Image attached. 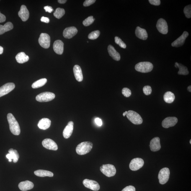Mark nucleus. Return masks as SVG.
Here are the masks:
<instances>
[{"label":"nucleus","instance_id":"obj_21","mask_svg":"<svg viewBox=\"0 0 191 191\" xmlns=\"http://www.w3.org/2000/svg\"><path fill=\"white\" fill-rule=\"evenodd\" d=\"M135 34L138 38L143 40H146L148 38L147 32L146 29L137 27L135 30Z\"/></svg>","mask_w":191,"mask_h":191},{"label":"nucleus","instance_id":"obj_34","mask_svg":"<svg viewBox=\"0 0 191 191\" xmlns=\"http://www.w3.org/2000/svg\"><path fill=\"white\" fill-rule=\"evenodd\" d=\"M100 34V32L99 31H94L89 34L88 38L91 40H95L99 37Z\"/></svg>","mask_w":191,"mask_h":191},{"label":"nucleus","instance_id":"obj_40","mask_svg":"<svg viewBox=\"0 0 191 191\" xmlns=\"http://www.w3.org/2000/svg\"><path fill=\"white\" fill-rule=\"evenodd\" d=\"M96 1L95 0H86L83 3L84 6H88L94 4Z\"/></svg>","mask_w":191,"mask_h":191},{"label":"nucleus","instance_id":"obj_7","mask_svg":"<svg viewBox=\"0 0 191 191\" xmlns=\"http://www.w3.org/2000/svg\"><path fill=\"white\" fill-rule=\"evenodd\" d=\"M170 175V171L169 168L165 167L161 169L158 174V179L159 183L164 184L169 181Z\"/></svg>","mask_w":191,"mask_h":191},{"label":"nucleus","instance_id":"obj_32","mask_svg":"<svg viewBox=\"0 0 191 191\" xmlns=\"http://www.w3.org/2000/svg\"><path fill=\"white\" fill-rule=\"evenodd\" d=\"M65 13V10L63 8H58L53 13V15L57 19H60L64 15Z\"/></svg>","mask_w":191,"mask_h":191},{"label":"nucleus","instance_id":"obj_36","mask_svg":"<svg viewBox=\"0 0 191 191\" xmlns=\"http://www.w3.org/2000/svg\"><path fill=\"white\" fill-rule=\"evenodd\" d=\"M94 21V19L92 16H89L83 21V24L85 26H88L92 24Z\"/></svg>","mask_w":191,"mask_h":191},{"label":"nucleus","instance_id":"obj_6","mask_svg":"<svg viewBox=\"0 0 191 191\" xmlns=\"http://www.w3.org/2000/svg\"><path fill=\"white\" fill-rule=\"evenodd\" d=\"M55 97V94L53 93L44 92L37 95L36 97V100L39 102H47L53 100Z\"/></svg>","mask_w":191,"mask_h":191},{"label":"nucleus","instance_id":"obj_19","mask_svg":"<svg viewBox=\"0 0 191 191\" xmlns=\"http://www.w3.org/2000/svg\"><path fill=\"white\" fill-rule=\"evenodd\" d=\"M19 17L23 21H26L28 19L29 13L26 6L24 5L21 6L20 10L18 12Z\"/></svg>","mask_w":191,"mask_h":191},{"label":"nucleus","instance_id":"obj_31","mask_svg":"<svg viewBox=\"0 0 191 191\" xmlns=\"http://www.w3.org/2000/svg\"><path fill=\"white\" fill-rule=\"evenodd\" d=\"M47 82V80L46 78H42L34 82L32 85V87L33 89H37L44 85Z\"/></svg>","mask_w":191,"mask_h":191},{"label":"nucleus","instance_id":"obj_49","mask_svg":"<svg viewBox=\"0 0 191 191\" xmlns=\"http://www.w3.org/2000/svg\"><path fill=\"white\" fill-rule=\"evenodd\" d=\"M3 50H4V49L3 47L0 46V55L2 54L3 53Z\"/></svg>","mask_w":191,"mask_h":191},{"label":"nucleus","instance_id":"obj_12","mask_svg":"<svg viewBox=\"0 0 191 191\" xmlns=\"http://www.w3.org/2000/svg\"><path fill=\"white\" fill-rule=\"evenodd\" d=\"M15 85L14 83H9L0 87V97L6 95L13 90Z\"/></svg>","mask_w":191,"mask_h":191},{"label":"nucleus","instance_id":"obj_43","mask_svg":"<svg viewBox=\"0 0 191 191\" xmlns=\"http://www.w3.org/2000/svg\"><path fill=\"white\" fill-rule=\"evenodd\" d=\"M44 9L45 10L46 12L49 13H51L53 11V9L51 6H47L44 7Z\"/></svg>","mask_w":191,"mask_h":191},{"label":"nucleus","instance_id":"obj_14","mask_svg":"<svg viewBox=\"0 0 191 191\" xmlns=\"http://www.w3.org/2000/svg\"><path fill=\"white\" fill-rule=\"evenodd\" d=\"M178 121V119L175 117H167L163 120L162 125L164 128H168L174 126L177 123Z\"/></svg>","mask_w":191,"mask_h":191},{"label":"nucleus","instance_id":"obj_1","mask_svg":"<svg viewBox=\"0 0 191 191\" xmlns=\"http://www.w3.org/2000/svg\"><path fill=\"white\" fill-rule=\"evenodd\" d=\"M7 119L9 125L10 130L13 134L19 135L20 134L21 130L18 122L15 117L11 113L8 114Z\"/></svg>","mask_w":191,"mask_h":191},{"label":"nucleus","instance_id":"obj_47","mask_svg":"<svg viewBox=\"0 0 191 191\" xmlns=\"http://www.w3.org/2000/svg\"><path fill=\"white\" fill-rule=\"evenodd\" d=\"M6 157L9 159V162H11L12 161V159H13V158L12 155L10 153H9V154L6 155Z\"/></svg>","mask_w":191,"mask_h":191},{"label":"nucleus","instance_id":"obj_5","mask_svg":"<svg viewBox=\"0 0 191 191\" xmlns=\"http://www.w3.org/2000/svg\"><path fill=\"white\" fill-rule=\"evenodd\" d=\"M100 171L107 177H111L115 175L116 169L113 165L108 164L103 165L100 167Z\"/></svg>","mask_w":191,"mask_h":191},{"label":"nucleus","instance_id":"obj_24","mask_svg":"<svg viewBox=\"0 0 191 191\" xmlns=\"http://www.w3.org/2000/svg\"><path fill=\"white\" fill-rule=\"evenodd\" d=\"M73 72L76 79L79 82L82 81L83 79L82 70L79 65H76L73 68Z\"/></svg>","mask_w":191,"mask_h":191},{"label":"nucleus","instance_id":"obj_38","mask_svg":"<svg viewBox=\"0 0 191 191\" xmlns=\"http://www.w3.org/2000/svg\"><path fill=\"white\" fill-rule=\"evenodd\" d=\"M122 94L126 97H129L131 95V92L130 90L126 88H124L122 90Z\"/></svg>","mask_w":191,"mask_h":191},{"label":"nucleus","instance_id":"obj_22","mask_svg":"<svg viewBox=\"0 0 191 191\" xmlns=\"http://www.w3.org/2000/svg\"><path fill=\"white\" fill-rule=\"evenodd\" d=\"M18 186L19 188L21 191H26L33 188L34 184L30 181H26L20 182Z\"/></svg>","mask_w":191,"mask_h":191},{"label":"nucleus","instance_id":"obj_45","mask_svg":"<svg viewBox=\"0 0 191 191\" xmlns=\"http://www.w3.org/2000/svg\"><path fill=\"white\" fill-rule=\"evenodd\" d=\"M6 16L0 12V23H2L6 21Z\"/></svg>","mask_w":191,"mask_h":191},{"label":"nucleus","instance_id":"obj_48","mask_svg":"<svg viewBox=\"0 0 191 191\" xmlns=\"http://www.w3.org/2000/svg\"><path fill=\"white\" fill-rule=\"evenodd\" d=\"M67 1L66 0H58V2L60 4H63L66 2Z\"/></svg>","mask_w":191,"mask_h":191},{"label":"nucleus","instance_id":"obj_30","mask_svg":"<svg viewBox=\"0 0 191 191\" xmlns=\"http://www.w3.org/2000/svg\"><path fill=\"white\" fill-rule=\"evenodd\" d=\"M175 97L174 93L168 91L165 93L164 96V100L168 103H171L175 99Z\"/></svg>","mask_w":191,"mask_h":191},{"label":"nucleus","instance_id":"obj_39","mask_svg":"<svg viewBox=\"0 0 191 191\" xmlns=\"http://www.w3.org/2000/svg\"><path fill=\"white\" fill-rule=\"evenodd\" d=\"M144 94L146 95H149L152 92V89L149 86H144L143 88Z\"/></svg>","mask_w":191,"mask_h":191},{"label":"nucleus","instance_id":"obj_35","mask_svg":"<svg viewBox=\"0 0 191 191\" xmlns=\"http://www.w3.org/2000/svg\"><path fill=\"white\" fill-rule=\"evenodd\" d=\"M184 13L186 17L187 18H190L191 17V5L186 6L184 9Z\"/></svg>","mask_w":191,"mask_h":191},{"label":"nucleus","instance_id":"obj_41","mask_svg":"<svg viewBox=\"0 0 191 191\" xmlns=\"http://www.w3.org/2000/svg\"><path fill=\"white\" fill-rule=\"evenodd\" d=\"M149 1L151 5L156 6H159L161 3L160 0H149Z\"/></svg>","mask_w":191,"mask_h":191},{"label":"nucleus","instance_id":"obj_26","mask_svg":"<svg viewBox=\"0 0 191 191\" xmlns=\"http://www.w3.org/2000/svg\"><path fill=\"white\" fill-rule=\"evenodd\" d=\"M16 61L19 63H23L27 62L29 60V57L26 55L24 52H21L17 54L15 57Z\"/></svg>","mask_w":191,"mask_h":191},{"label":"nucleus","instance_id":"obj_9","mask_svg":"<svg viewBox=\"0 0 191 191\" xmlns=\"http://www.w3.org/2000/svg\"><path fill=\"white\" fill-rule=\"evenodd\" d=\"M144 164V161L141 158H134L131 161L129 165L130 169L132 171H137L142 167Z\"/></svg>","mask_w":191,"mask_h":191},{"label":"nucleus","instance_id":"obj_16","mask_svg":"<svg viewBox=\"0 0 191 191\" xmlns=\"http://www.w3.org/2000/svg\"><path fill=\"white\" fill-rule=\"evenodd\" d=\"M78 30L76 27H70L66 28L63 32V36L65 38L71 39L77 34Z\"/></svg>","mask_w":191,"mask_h":191},{"label":"nucleus","instance_id":"obj_44","mask_svg":"<svg viewBox=\"0 0 191 191\" xmlns=\"http://www.w3.org/2000/svg\"><path fill=\"white\" fill-rule=\"evenodd\" d=\"M95 122L96 124L99 126H101L102 125V121L99 118H96L95 119Z\"/></svg>","mask_w":191,"mask_h":191},{"label":"nucleus","instance_id":"obj_23","mask_svg":"<svg viewBox=\"0 0 191 191\" xmlns=\"http://www.w3.org/2000/svg\"><path fill=\"white\" fill-rule=\"evenodd\" d=\"M108 53L109 55L114 60L116 61H119L120 59V55L115 49L114 47L112 45H109L108 48Z\"/></svg>","mask_w":191,"mask_h":191},{"label":"nucleus","instance_id":"obj_25","mask_svg":"<svg viewBox=\"0 0 191 191\" xmlns=\"http://www.w3.org/2000/svg\"><path fill=\"white\" fill-rule=\"evenodd\" d=\"M51 124V121L48 118H44L39 121L38 125L39 128L41 129L45 130L49 128Z\"/></svg>","mask_w":191,"mask_h":191},{"label":"nucleus","instance_id":"obj_8","mask_svg":"<svg viewBox=\"0 0 191 191\" xmlns=\"http://www.w3.org/2000/svg\"><path fill=\"white\" fill-rule=\"evenodd\" d=\"M38 42L42 48L48 49L50 46V38L48 34L42 33L39 38Z\"/></svg>","mask_w":191,"mask_h":191},{"label":"nucleus","instance_id":"obj_4","mask_svg":"<svg viewBox=\"0 0 191 191\" xmlns=\"http://www.w3.org/2000/svg\"><path fill=\"white\" fill-rule=\"evenodd\" d=\"M126 115L128 119L134 124L140 125L142 123L143 119L141 116L134 111L128 110Z\"/></svg>","mask_w":191,"mask_h":191},{"label":"nucleus","instance_id":"obj_29","mask_svg":"<svg viewBox=\"0 0 191 191\" xmlns=\"http://www.w3.org/2000/svg\"><path fill=\"white\" fill-rule=\"evenodd\" d=\"M175 67L176 68H179V71L178 74L179 75H187L189 74V72L187 67L184 66L181 63H175Z\"/></svg>","mask_w":191,"mask_h":191},{"label":"nucleus","instance_id":"obj_20","mask_svg":"<svg viewBox=\"0 0 191 191\" xmlns=\"http://www.w3.org/2000/svg\"><path fill=\"white\" fill-rule=\"evenodd\" d=\"M53 49L55 53L61 55L64 50V44L61 40H57L54 42Z\"/></svg>","mask_w":191,"mask_h":191},{"label":"nucleus","instance_id":"obj_2","mask_svg":"<svg viewBox=\"0 0 191 191\" xmlns=\"http://www.w3.org/2000/svg\"><path fill=\"white\" fill-rule=\"evenodd\" d=\"M93 148V144L90 142H84L78 144L76 148V153L84 155L89 153Z\"/></svg>","mask_w":191,"mask_h":191},{"label":"nucleus","instance_id":"obj_27","mask_svg":"<svg viewBox=\"0 0 191 191\" xmlns=\"http://www.w3.org/2000/svg\"><path fill=\"white\" fill-rule=\"evenodd\" d=\"M35 174L38 177H44L48 176L49 177H53V174L50 171L44 170L40 169L35 171Z\"/></svg>","mask_w":191,"mask_h":191},{"label":"nucleus","instance_id":"obj_51","mask_svg":"<svg viewBox=\"0 0 191 191\" xmlns=\"http://www.w3.org/2000/svg\"><path fill=\"white\" fill-rule=\"evenodd\" d=\"M127 113V111H125L123 113V115L124 117H125Z\"/></svg>","mask_w":191,"mask_h":191},{"label":"nucleus","instance_id":"obj_10","mask_svg":"<svg viewBox=\"0 0 191 191\" xmlns=\"http://www.w3.org/2000/svg\"><path fill=\"white\" fill-rule=\"evenodd\" d=\"M156 28L160 33L166 35L168 32V27L167 22L164 19L161 18L157 22Z\"/></svg>","mask_w":191,"mask_h":191},{"label":"nucleus","instance_id":"obj_18","mask_svg":"<svg viewBox=\"0 0 191 191\" xmlns=\"http://www.w3.org/2000/svg\"><path fill=\"white\" fill-rule=\"evenodd\" d=\"M73 126L74 123L73 122H68V125L65 127L63 131V135L65 138L68 139L71 136L73 130Z\"/></svg>","mask_w":191,"mask_h":191},{"label":"nucleus","instance_id":"obj_50","mask_svg":"<svg viewBox=\"0 0 191 191\" xmlns=\"http://www.w3.org/2000/svg\"><path fill=\"white\" fill-rule=\"evenodd\" d=\"M189 92H191V85L189 86L187 88Z\"/></svg>","mask_w":191,"mask_h":191},{"label":"nucleus","instance_id":"obj_33","mask_svg":"<svg viewBox=\"0 0 191 191\" xmlns=\"http://www.w3.org/2000/svg\"><path fill=\"white\" fill-rule=\"evenodd\" d=\"M8 151H9V153H10L12 155L13 160V162L14 163H17L19 158V155L17 151L11 148Z\"/></svg>","mask_w":191,"mask_h":191},{"label":"nucleus","instance_id":"obj_15","mask_svg":"<svg viewBox=\"0 0 191 191\" xmlns=\"http://www.w3.org/2000/svg\"><path fill=\"white\" fill-rule=\"evenodd\" d=\"M188 33L184 31L181 36L173 42L171 45L173 47H179L183 45L185 42L186 39L188 36Z\"/></svg>","mask_w":191,"mask_h":191},{"label":"nucleus","instance_id":"obj_46","mask_svg":"<svg viewBox=\"0 0 191 191\" xmlns=\"http://www.w3.org/2000/svg\"><path fill=\"white\" fill-rule=\"evenodd\" d=\"M41 21L42 22L46 23H48L50 22V19L48 17L42 16L40 19Z\"/></svg>","mask_w":191,"mask_h":191},{"label":"nucleus","instance_id":"obj_3","mask_svg":"<svg viewBox=\"0 0 191 191\" xmlns=\"http://www.w3.org/2000/svg\"><path fill=\"white\" fill-rule=\"evenodd\" d=\"M153 65L149 62H140L137 64L135 66L136 71L142 73L149 72L153 70Z\"/></svg>","mask_w":191,"mask_h":191},{"label":"nucleus","instance_id":"obj_17","mask_svg":"<svg viewBox=\"0 0 191 191\" xmlns=\"http://www.w3.org/2000/svg\"><path fill=\"white\" fill-rule=\"evenodd\" d=\"M150 147L152 151L154 152L159 151L161 148L159 138L156 137L153 138L150 142Z\"/></svg>","mask_w":191,"mask_h":191},{"label":"nucleus","instance_id":"obj_42","mask_svg":"<svg viewBox=\"0 0 191 191\" xmlns=\"http://www.w3.org/2000/svg\"><path fill=\"white\" fill-rule=\"evenodd\" d=\"M135 189L133 186H127L124 188L122 191H135Z\"/></svg>","mask_w":191,"mask_h":191},{"label":"nucleus","instance_id":"obj_28","mask_svg":"<svg viewBox=\"0 0 191 191\" xmlns=\"http://www.w3.org/2000/svg\"><path fill=\"white\" fill-rule=\"evenodd\" d=\"M13 25L11 22H8L4 26L0 25V35H3L6 32L12 30L13 28Z\"/></svg>","mask_w":191,"mask_h":191},{"label":"nucleus","instance_id":"obj_13","mask_svg":"<svg viewBox=\"0 0 191 191\" xmlns=\"http://www.w3.org/2000/svg\"><path fill=\"white\" fill-rule=\"evenodd\" d=\"M42 144L44 147L47 149L53 151H57L58 149V147L57 144L50 139H45L42 141Z\"/></svg>","mask_w":191,"mask_h":191},{"label":"nucleus","instance_id":"obj_37","mask_svg":"<svg viewBox=\"0 0 191 191\" xmlns=\"http://www.w3.org/2000/svg\"><path fill=\"white\" fill-rule=\"evenodd\" d=\"M115 42L117 44H118L122 48L125 49L126 48V45L120 38L118 37H115Z\"/></svg>","mask_w":191,"mask_h":191},{"label":"nucleus","instance_id":"obj_11","mask_svg":"<svg viewBox=\"0 0 191 191\" xmlns=\"http://www.w3.org/2000/svg\"><path fill=\"white\" fill-rule=\"evenodd\" d=\"M83 184L85 187L94 191H98L100 189L99 184L94 180L85 179L83 181Z\"/></svg>","mask_w":191,"mask_h":191},{"label":"nucleus","instance_id":"obj_52","mask_svg":"<svg viewBox=\"0 0 191 191\" xmlns=\"http://www.w3.org/2000/svg\"><path fill=\"white\" fill-rule=\"evenodd\" d=\"M190 144H191V140H190Z\"/></svg>","mask_w":191,"mask_h":191}]
</instances>
